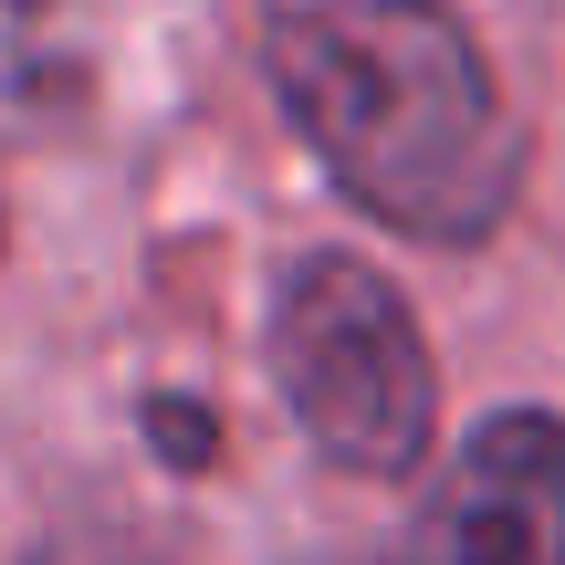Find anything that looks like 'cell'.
<instances>
[{"instance_id":"obj_1","label":"cell","mask_w":565,"mask_h":565,"mask_svg":"<svg viewBox=\"0 0 565 565\" xmlns=\"http://www.w3.org/2000/svg\"><path fill=\"white\" fill-rule=\"evenodd\" d=\"M273 95L335 189L408 242H482L524 189V126L440 0H282Z\"/></svg>"},{"instance_id":"obj_2","label":"cell","mask_w":565,"mask_h":565,"mask_svg":"<svg viewBox=\"0 0 565 565\" xmlns=\"http://www.w3.org/2000/svg\"><path fill=\"white\" fill-rule=\"evenodd\" d=\"M273 387L294 398L303 440L324 461L398 482L419 471L429 429H440V377L408 294L356 252H303L273 294Z\"/></svg>"},{"instance_id":"obj_3","label":"cell","mask_w":565,"mask_h":565,"mask_svg":"<svg viewBox=\"0 0 565 565\" xmlns=\"http://www.w3.org/2000/svg\"><path fill=\"white\" fill-rule=\"evenodd\" d=\"M398 565H565V419H482L429 482Z\"/></svg>"},{"instance_id":"obj_4","label":"cell","mask_w":565,"mask_h":565,"mask_svg":"<svg viewBox=\"0 0 565 565\" xmlns=\"http://www.w3.org/2000/svg\"><path fill=\"white\" fill-rule=\"evenodd\" d=\"M32 565H158L147 545H126V534H95V524H63L53 545H42Z\"/></svg>"}]
</instances>
